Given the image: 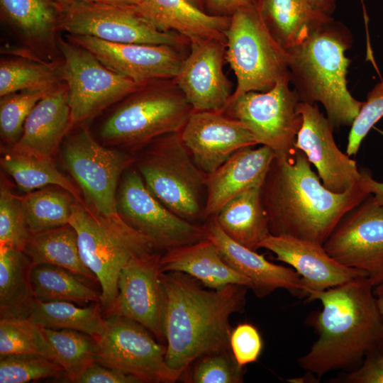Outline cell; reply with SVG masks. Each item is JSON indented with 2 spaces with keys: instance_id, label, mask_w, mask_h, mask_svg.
Returning a JSON list of instances; mask_svg holds the SVG:
<instances>
[{
  "instance_id": "1",
  "label": "cell",
  "mask_w": 383,
  "mask_h": 383,
  "mask_svg": "<svg viewBox=\"0 0 383 383\" xmlns=\"http://www.w3.org/2000/svg\"><path fill=\"white\" fill-rule=\"evenodd\" d=\"M305 153L274 157L261 187L270 233L323 245L341 218L370 194L361 182L344 193L321 183Z\"/></svg>"
},
{
  "instance_id": "2",
  "label": "cell",
  "mask_w": 383,
  "mask_h": 383,
  "mask_svg": "<svg viewBox=\"0 0 383 383\" xmlns=\"http://www.w3.org/2000/svg\"><path fill=\"white\" fill-rule=\"evenodd\" d=\"M365 276L313 294L322 309L310 318L318 338L297 359L301 369L319 380L335 370L357 368L371 352L383 347V318Z\"/></svg>"
},
{
  "instance_id": "3",
  "label": "cell",
  "mask_w": 383,
  "mask_h": 383,
  "mask_svg": "<svg viewBox=\"0 0 383 383\" xmlns=\"http://www.w3.org/2000/svg\"><path fill=\"white\" fill-rule=\"evenodd\" d=\"M160 279L165 294L167 366L183 374L199 358L231 350L229 318L243 311L248 288L231 284L206 290L196 279L178 272H161Z\"/></svg>"
},
{
  "instance_id": "4",
  "label": "cell",
  "mask_w": 383,
  "mask_h": 383,
  "mask_svg": "<svg viewBox=\"0 0 383 383\" xmlns=\"http://www.w3.org/2000/svg\"><path fill=\"white\" fill-rule=\"evenodd\" d=\"M351 45L350 30L332 18L287 50L290 82L300 101L323 104L334 128L351 126L364 103L347 87L345 52Z\"/></svg>"
},
{
  "instance_id": "5",
  "label": "cell",
  "mask_w": 383,
  "mask_h": 383,
  "mask_svg": "<svg viewBox=\"0 0 383 383\" xmlns=\"http://www.w3.org/2000/svg\"><path fill=\"white\" fill-rule=\"evenodd\" d=\"M70 224L77 231L82 259L101 287V308L108 316L114 307L122 269L133 257L161 251L119 214H99L84 202L76 201Z\"/></svg>"
},
{
  "instance_id": "6",
  "label": "cell",
  "mask_w": 383,
  "mask_h": 383,
  "mask_svg": "<svg viewBox=\"0 0 383 383\" xmlns=\"http://www.w3.org/2000/svg\"><path fill=\"white\" fill-rule=\"evenodd\" d=\"M167 80L148 82L123 99L104 123L102 140L136 151L162 135L179 133L194 110L173 80Z\"/></svg>"
},
{
  "instance_id": "7",
  "label": "cell",
  "mask_w": 383,
  "mask_h": 383,
  "mask_svg": "<svg viewBox=\"0 0 383 383\" xmlns=\"http://www.w3.org/2000/svg\"><path fill=\"white\" fill-rule=\"evenodd\" d=\"M225 36L226 60L237 79L228 104L249 91H267L289 74L287 52L270 31L257 4L233 13Z\"/></svg>"
},
{
  "instance_id": "8",
  "label": "cell",
  "mask_w": 383,
  "mask_h": 383,
  "mask_svg": "<svg viewBox=\"0 0 383 383\" xmlns=\"http://www.w3.org/2000/svg\"><path fill=\"white\" fill-rule=\"evenodd\" d=\"M144 149L136 166L148 190L182 218L194 223L204 218L201 197L209 174L196 165L179 133L162 135Z\"/></svg>"
},
{
  "instance_id": "9",
  "label": "cell",
  "mask_w": 383,
  "mask_h": 383,
  "mask_svg": "<svg viewBox=\"0 0 383 383\" xmlns=\"http://www.w3.org/2000/svg\"><path fill=\"white\" fill-rule=\"evenodd\" d=\"M62 57L59 70L68 89L71 129L82 126L143 84L106 67L91 52L59 36Z\"/></svg>"
},
{
  "instance_id": "10",
  "label": "cell",
  "mask_w": 383,
  "mask_h": 383,
  "mask_svg": "<svg viewBox=\"0 0 383 383\" xmlns=\"http://www.w3.org/2000/svg\"><path fill=\"white\" fill-rule=\"evenodd\" d=\"M62 157L82 192L85 204L99 214L118 215V182L135 162V157L126 152L103 146L82 126L63 142Z\"/></svg>"
},
{
  "instance_id": "11",
  "label": "cell",
  "mask_w": 383,
  "mask_h": 383,
  "mask_svg": "<svg viewBox=\"0 0 383 383\" xmlns=\"http://www.w3.org/2000/svg\"><path fill=\"white\" fill-rule=\"evenodd\" d=\"M289 74L270 90L249 91L227 106L224 113L240 121L258 145L270 148L277 159H289L302 123L300 99L289 87Z\"/></svg>"
},
{
  "instance_id": "12",
  "label": "cell",
  "mask_w": 383,
  "mask_h": 383,
  "mask_svg": "<svg viewBox=\"0 0 383 383\" xmlns=\"http://www.w3.org/2000/svg\"><path fill=\"white\" fill-rule=\"evenodd\" d=\"M105 331L94 337L96 362L138 378L141 383L174 382L182 374L165 362L167 347L140 323L124 316L110 314Z\"/></svg>"
},
{
  "instance_id": "13",
  "label": "cell",
  "mask_w": 383,
  "mask_h": 383,
  "mask_svg": "<svg viewBox=\"0 0 383 383\" xmlns=\"http://www.w3.org/2000/svg\"><path fill=\"white\" fill-rule=\"evenodd\" d=\"M116 207L122 219L161 252L206 238L204 226L184 220L165 206L148 190L138 170L128 168L123 174Z\"/></svg>"
},
{
  "instance_id": "14",
  "label": "cell",
  "mask_w": 383,
  "mask_h": 383,
  "mask_svg": "<svg viewBox=\"0 0 383 383\" xmlns=\"http://www.w3.org/2000/svg\"><path fill=\"white\" fill-rule=\"evenodd\" d=\"M60 30L115 43L169 45L178 47L184 38L158 30L133 6L75 1L62 6Z\"/></svg>"
},
{
  "instance_id": "15",
  "label": "cell",
  "mask_w": 383,
  "mask_h": 383,
  "mask_svg": "<svg viewBox=\"0 0 383 383\" xmlns=\"http://www.w3.org/2000/svg\"><path fill=\"white\" fill-rule=\"evenodd\" d=\"M340 264L383 281V207L370 194L341 218L323 245Z\"/></svg>"
},
{
  "instance_id": "16",
  "label": "cell",
  "mask_w": 383,
  "mask_h": 383,
  "mask_svg": "<svg viewBox=\"0 0 383 383\" xmlns=\"http://www.w3.org/2000/svg\"><path fill=\"white\" fill-rule=\"evenodd\" d=\"M161 252L132 258L120 272L118 294L112 312L145 327L165 343V294L160 279ZM109 314V315H110Z\"/></svg>"
},
{
  "instance_id": "17",
  "label": "cell",
  "mask_w": 383,
  "mask_h": 383,
  "mask_svg": "<svg viewBox=\"0 0 383 383\" xmlns=\"http://www.w3.org/2000/svg\"><path fill=\"white\" fill-rule=\"evenodd\" d=\"M302 123L294 148L303 151L317 170L323 186L335 193H344L361 182L357 162L336 145L331 121L314 104L300 101Z\"/></svg>"
},
{
  "instance_id": "18",
  "label": "cell",
  "mask_w": 383,
  "mask_h": 383,
  "mask_svg": "<svg viewBox=\"0 0 383 383\" xmlns=\"http://www.w3.org/2000/svg\"><path fill=\"white\" fill-rule=\"evenodd\" d=\"M65 37L91 52L110 70L140 84L174 79L185 58L178 47L169 45L115 43L89 35Z\"/></svg>"
},
{
  "instance_id": "19",
  "label": "cell",
  "mask_w": 383,
  "mask_h": 383,
  "mask_svg": "<svg viewBox=\"0 0 383 383\" xmlns=\"http://www.w3.org/2000/svg\"><path fill=\"white\" fill-rule=\"evenodd\" d=\"M179 135L196 165L208 174L238 150L258 145L240 121L221 111H193Z\"/></svg>"
},
{
  "instance_id": "20",
  "label": "cell",
  "mask_w": 383,
  "mask_h": 383,
  "mask_svg": "<svg viewBox=\"0 0 383 383\" xmlns=\"http://www.w3.org/2000/svg\"><path fill=\"white\" fill-rule=\"evenodd\" d=\"M226 42L211 39L191 43L177 75L172 79L194 111L224 112L230 82L223 72Z\"/></svg>"
},
{
  "instance_id": "21",
  "label": "cell",
  "mask_w": 383,
  "mask_h": 383,
  "mask_svg": "<svg viewBox=\"0 0 383 383\" xmlns=\"http://www.w3.org/2000/svg\"><path fill=\"white\" fill-rule=\"evenodd\" d=\"M2 20L20 43L25 57L60 63L62 11L52 0H0Z\"/></svg>"
},
{
  "instance_id": "22",
  "label": "cell",
  "mask_w": 383,
  "mask_h": 383,
  "mask_svg": "<svg viewBox=\"0 0 383 383\" xmlns=\"http://www.w3.org/2000/svg\"><path fill=\"white\" fill-rule=\"evenodd\" d=\"M275 260L292 267L302 278L306 300L319 292L367 274L345 266L330 256L322 245L287 235L270 234L260 243Z\"/></svg>"
},
{
  "instance_id": "23",
  "label": "cell",
  "mask_w": 383,
  "mask_h": 383,
  "mask_svg": "<svg viewBox=\"0 0 383 383\" xmlns=\"http://www.w3.org/2000/svg\"><path fill=\"white\" fill-rule=\"evenodd\" d=\"M206 238L216 245L223 260L235 271L248 278L250 289L263 298L277 289H284L299 298L306 296L301 277L290 267L267 260L264 255L230 238L211 217L203 225Z\"/></svg>"
},
{
  "instance_id": "24",
  "label": "cell",
  "mask_w": 383,
  "mask_h": 383,
  "mask_svg": "<svg viewBox=\"0 0 383 383\" xmlns=\"http://www.w3.org/2000/svg\"><path fill=\"white\" fill-rule=\"evenodd\" d=\"M275 157L269 147H247L235 152L208 174L203 216H214L231 199L250 189L261 187Z\"/></svg>"
},
{
  "instance_id": "25",
  "label": "cell",
  "mask_w": 383,
  "mask_h": 383,
  "mask_svg": "<svg viewBox=\"0 0 383 383\" xmlns=\"http://www.w3.org/2000/svg\"><path fill=\"white\" fill-rule=\"evenodd\" d=\"M71 131L68 89L61 82L34 106L13 149L41 157L53 159L60 143Z\"/></svg>"
},
{
  "instance_id": "26",
  "label": "cell",
  "mask_w": 383,
  "mask_h": 383,
  "mask_svg": "<svg viewBox=\"0 0 383 383\" xmlns=\"http://www.w3.org/2000/svg\"><path fill=\"white\" fill-rule=\"evenodd\" d=\"M133 7L158 30L178 33L190 43L211 39L226 42L230 18L207 14L188 0H137Z\"/></svg>"
},
{
  "instance_id": "27",
  "label": "cell",
  "mask_w": 383,
  "mask_h": 383,
  "mask_svg": "<svg viewBox=\"0 0 383 383\" xmlns=\"http://www.w3.org/2000/svg\"><path fill=\"white\" fill-rule=\"evenodd\" d=\"M161 272H178L188 274L211 289H222L231 284L250 289L251 281L231 268L208 238L174 248L162 254Z\"/></svg>"
},
{
  "instance_id": "28",
  "label": "cell",
  "mask_w": 383,
  "mask_h": 383,
  "mask_svg": "<svg viewBox=\"0 0 383 383\" xmlns=\"http://www.w3.org/2000/svg\"><path fill=\"white\" fill-rule=\"evenodd\" d=\"M258 8L270 31L286 51L332 18L309 0H261Z\"/></svg>"
},
{
  "instance_id": "29",
  "label": "cell",
  "mask_w": 383,
  "mask_h": 383,
  "mask_svg": "<svg viewBox=\"0 0 383 383\" xmlns=\"http://www.w3.org/2000/svg\"><path fill=\"white\" fill-rule=\"evenodd\" d=\"M233 240L257 251L270 233L269 218L261 198V187L245 192L228 201L213 216Z\"/></svg>"
},
{
  "instance_id": "30",
  "label": "cell",
  "mask_w": 383,
  "mask_h": 383,
  "mask_svg": "<svg viewBox=\"0 0 383 383\" xmlns=\"http://www.w3.org/2000/svg\"><path fill=\"white\" fill-rule=\"evenodd\" d=\"M32 264L21 250L0 245V318H28L35 301L30 282Z\"/></svg>"
},
{
  "instance_id": "31",
  "label": "cell",
  "mask_w": 383,
  "mask_h": 383,
  "mask_svg": "<svg viewBox=\"0 0 383 383\" xmlns=\"http://www.w3.org/2000/svg\"><path fill=\"white\" fill-rule=\"evenodd\" d=\"M23 252L32 265H53L67 269L90 282H98L82 259L77 231L70 223L31 233Z\"/></svg>"
},
{
  "instance_id": "32",
  "label": "cell",
  "mask_w": 383,
  "mask_h": 383,
  "mask_svg": "<svg viewBox=\"0 0 383 383\" xmlns=\"http://www.w3.org/2000/svg\"><path fill=\"white\" fill-rule=\"evenodd\" d=\"M5 150L1 157V165L21 192L26 194L45 187L57 186L68 192L77 201L84 202L79 188L58 170L53 159L18 151L11 147Z\"/></svg>"
},
{
  "instance_id": "33",
  "label": "cell",
  "mask_w": 383,
  "mask_h": 383,
  "mask_svg": "<svg viewBox=\"0 0 383 383\" xmlns=\"http://www.w3.org/2000/svg\"><path fill=\"white\" fill-rule=\"evenodd\" d=\"M30 282L35 299L40 301H70L80 306L100 303L101 292L89 280L61 267L50 264L32 265Z\"/></svg>"
},
{
  "instance_id": "34",
  "label": "cell",
  "mask_w": 383,
  "mask_h": 383,
  "mask_svg": "<svg viewBox=\"0 0 383 383\" xmlns=\"http://www.w3.org/2000/svg\"><path fill=\"white\" fill-rule=\"evenodd\" d=\"M28 318L41 327L74 330L94 337L103 333L106 326L100 306H79L70 301L35 299Z\"/></svg>"
},
{
  "instance_id": "35",
  "label": "cell",
  "mask_w": 383,
  "mask_h": 383,
  "mask_svg": "<svg viewBox=\"0 0 383 383\" xmlns=\"http://www.w3.org/2000/svg\"><path fill=\"white\" fill-rule=\"evenodd\" d=\"M31 233L70 223L76 199L57 186H48L21 196Z\"/></svg>"
},
{
  "instance_id": "36",
  "label": "cell",
  "mask_w": 383,
  "mask_h": 383,
  "mask_svg": "<svg viewBox=\"0 0 383 383\" xmlns=\"http://www.w3.org/2000/svg\"><path fill=\"white\" fill-rule=\"evenodd\" d=\"M60 63H48L25 57L1 58L0 96L24 90H48L62 82Z\"/></svg>"
},
{
  "instance_id": "37",
  "label": "cell",
  "mask_w": 383,
  "mask_h": 383,
  "mask_svg": "<svg viewBox=\"0 0 383 383\" xmlns=\"http://www.w3.org/2000/svg\"><path fill=\"white\" fill-rule=\"evenodd\" d=\"M43 329L52 360L64 369L67 380L96 362L97 342L94 336L70 329Z\"/></svg>"
},
{
  "instance_id": "38",
  "label": "cell",
  "mask_w": 383,
  "mask_h": 383,
  "mask_svg": "<svg viewBox=\"0 0 383 383\" xmlns=\"http://www.w3.org/2000/svg\"><path fill=\"white\" fill-rule=\"evenodd\" d=\"M20 353H37L53 360L43 327L29 318H0V357Z\"/></svg>"
},
{
  "instance_id": "39",
  "label": "cell",
  "mask_w": 383,
  "mask_h": 383,
  "mask_svg": "<svg viewBox=\"0 0 383 383\" xmlns=\"http://www.w3.org/2000/svg\"><path fill=\"white\" fill-rule=\"evenodd\" d=\"M65 377L64 369L37 353H20L0 358V383H26L51 377Z\"/></svg>"
},
{
  "instance_id": "40",
  "label": "cell",
  "mask_w": 383,
  "mask_h": 383,
  "mask_svg": "<svg viewBox=\"0 0 383 383\" xmlns=\"http://www.w3.org/2000/svg\"><path fill=\"white\" fill-rule=\"evenodd\" d=\"M50 89L24 90L1 97L0 134L5 143L12 146L19 140L30 113Z\"/></svg>"
},
{
  "instance_id": "41",
  "label": "cell",
  "mask_w": 383,
  "mask_h": 383,
  "mask_svg": "<svg viewBox=\"0 0 383 383\" xmlns=\"http://www.w3.org/2000/svg\"><path fill=\"white\" fill-rule=\"evenodd\" d=\"M31 232L21 196L11 192L1 182L0 189V245L24 250Z\"/></svg>"
},
{
  "instance_id": "42",
  "label": "cell",
  "mask_w": 383,
  "mask_h": 383,
  "mask_svg": "<svg viewBox=\"0 0 383 383\" xmlns=\"http://www.w3.org/2000/svg\"><path fill=\"white\" fill-rule=\"evenodd\" d=\"M245 366L238 363L231 350L206 355L196 361L189 382L241 383Z\"/></svg>"
},
{
  "instance_id": "43",
  "label": "cell",
  "mask_w": 383,
  "mask_h": 383,
  "mask_svg": "<svg viewBox=\"0 0 383 383\" xmlns=\"http://www.w3.org/2000/svg\"><path fill=\"white\" fill-rule=\"evenodd\" d=\"M383 117V81L377 84L367 94L348 135L346 153L357 154L360 145L372 126Z\"/></svg>"
},
{
  "instance_id": "44",
  "label": "cell",
  "mask_w": 383,
  "mask_h": 383,
  "mask_svg": "<svg viewBox=\"0 0 383 383\" xmlns=\"http://www.w3.org/2000/svg\"><path fill=\"white\" fill-rule=\"evenodd\" d=\"M263 348L257 328L249 323H242L233 328L230 348L238 363L242 366L257 361Z\"/></svg>"
},
{
  "instance_id": "45",
  "label": "cell",
  "mask_w": 383,
  "mask_h": 383,
  "mask_svg": "<svg viewBox=\"0 0 383 383\" xmlns=\"http://www.w3.org/2000/svg\"><path fill=\"white\" fill-rule=\"evenodd\" d=\"M333 383H383V347L369 353L356 369L330 379Z\"/></svg>"
},
{
  "instance_id": "46",
  "label": "cell",
  "mask_w": 383,
  "mask_h": 383,
  "mask_svg": "<svg viewBox=\"0 0 383 383\" xmlns=\"http://www.w3.org/2000/svg\"><path fill=\"white\" fill-rule=\"evenodd\" d=\"M69 382L75 383H141L134 376L104 366L96 362L89 365Z\"/></svg>"
},
{
  "instance_id": "47",
  "label": "cell",
  "mask_w": 383,
  "mask_h": 383,
  "mask_svg": "<svg viewBox=\"0 0 383 383\" xmlns=\"http://www.w3.org/2000/svg\"><path fill=\"white\" fill-rule=\"evenodd\" d=\"M362 183L368 194L374 201L383 207V182L375 180L367 169H360Z\"/></svg>"
},
{
  "instance_id": "48",
  "label": "cell",
  "mask_w": 383,
  "mask_h": 383,
  "mask_svg": "<svg viewBox=\"0 0 383 383\" xmlns=\"http://www.w3.org/2000/svg\"><path fill=\"white\" fill-rule=\"evenodd\" d=\"M211 5L220 11H232L233 13L243 7L256 4L255 0H209Z\"/></svg>"
},
{
  "instance_id": "49",
  "label": "cell",
  "mask_w": 383,
  "mask_h": 383,
  "mask_svg": "<svg viewBox=\"0 0 383 383\" xmlns=\"http://www.w3.org/2000/svg\"><path fill=\"white\" fill-rule=\"evenodd\" d=\"M61 6L75 1L110 4L121 6H134L137 0H57Z\"/></svg>"
},
{
  "instance_id": "50",
  "label": "cell",
  "mask_w": 383,
  "mask_h": 383,
  "mask_svg": "<svg viewBox=\"0 0 383 383\" xmlns=\"http://www.w3.org/2000/svg\"><path fill=\"white\" fill-rule=\"evenodd\" d=\"M311 4L320 11L331 16L335 9L337 0H309Z\"/></svg>"
},
{
  "instance_id": "51",
  "label": "cell",
  "mask_w": 383,
  "mask_h": 383,
  "mask_svg": "<svg viewBox=\"0 0 383 383\" xmlns=\"http://www.w3.org/2000/svg\"><path fill=\"white\" fill-rule=\"evenodd\" d=\"M377 305L383 318V281L375 285L373 289Z\"/></svg>"
},
{
  "instance_id": "52",
  "label": "cell",
  "mask_w": 383,
  "mask_h": 383,
  "mask_svg": "<svg viewBox=\"0 0 383 383\" xmlns=\"http://www.w3.org/2000/svg\"><path fill=\"white\" fill-rule=\"evenodd\" d=\"M188 1H190L191 3H192L193 4L196 6L197 0H188Z\"/></svg>"
}]
</instances>
